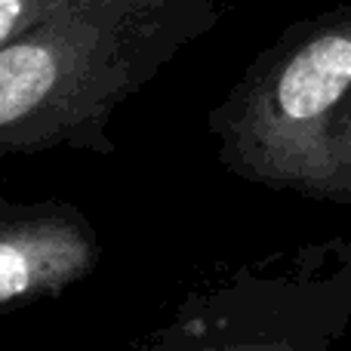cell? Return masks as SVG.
Here are the masks:
<instances>
[{"label":"cell","instance_id":"6da1fadb","mask_svg":"<svg viewBox=\"0 0 351 351\" xmlns=\"http://www.w3.org/2000/svg\"><path fill=\"white\" fill-rule=\"evenodd\" d=\"M219 25V0H71L0 47V160L43 152L114 158L108 127Z\"/></svg>","mask_w":351,"mask_h":351},{"label":"cell","instance_id":"7a4b0ae2","mask_svg":"<svg viewBox=\"0 0 351 351\" xmlns=\"http://www.w3.org/2000/svg\"><path fill=\"white\" fill-rule=\"evenodd\" d=\"M348 96L351 6L299 19L210 108L216 160L253 185L336 200L327 130Z\"/></svg>","mask_w":351,"mask_h":351},{"label":"cell","instance_id":"3957f363","mask_svg":"<svg viewBox=\"0 0 351 351\" xmlns=\"http://www.w3.org/2000/svg\"><path fill=\"white\" fill-rule=\"evenodd\" d=\"M351 311V241L219 268L133 351H330Z\"/></svg>","mask_w":351,"mask_h":351},{"label":"cell","instance_id":"277c9868","mask_svg":"<svg viewBox=\"0 0 351 351\" xmlns=\"http://www.w3.org/2000/svg\"><path fill=\"white\" fill-rule=\"evenodd\" d=\"M102 237L62 197H0V315L59 299L102 265Z\"/></svg>","mask_w":351,"mask_h":351},{"label":"cell","instance_id":"5b68a950","mask_svg":"<svg viewBox=\"0 0 351 351\" xmlns=\"http://www.w3.org/2000/svg\"><path fill=\"white\" fill-rule=\"evenodd\" d=\"M327 152L336 176V204H351V96L330 121Z\"/></svg>","mask_w":351,"mask_h":351},{"label":"cell","instance_id":"8992f818","mask_svg":"<svg viewBox=\"0 0 351 351\" xmlns=\"http://www.w3.org/2000/svg\"><path fill=\"white\" fill-rule=\"evenodd\" d=\"M65 3L71 0H0V47L59 12Z\"/></svg>","mask_w":351,"mask_h":351}]
</instances>
